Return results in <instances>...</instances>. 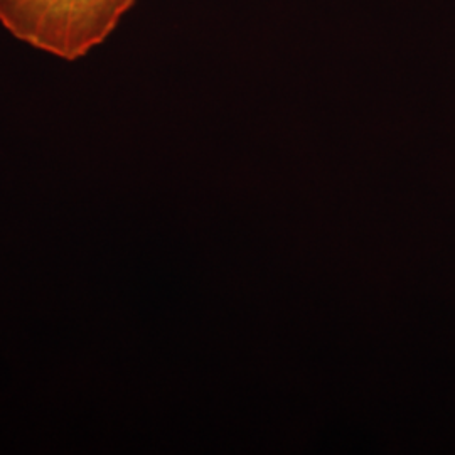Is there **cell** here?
<instances>
[{
	"label": "cell",
	"instance_id": "obj_1",
	"mask_svg": "<svg viewBox=\"0 0 455 455\" xmlns=\"http://www.w3.org/2000/svg\"><path fill=\"white\" fill-rule=\"evenodd\" d=\"M137 0H0V28L19 43L63 61L105 44Z\"/></svg>",
	"mask_w": 455,
	"mask_h": 455
}]
</instances>
